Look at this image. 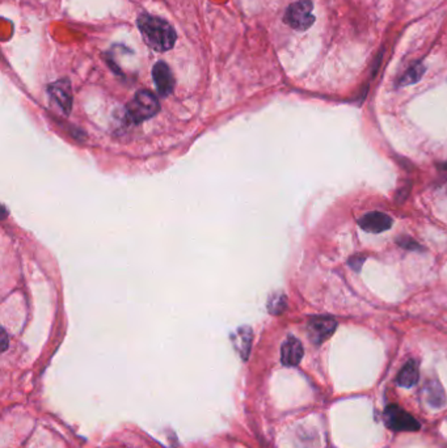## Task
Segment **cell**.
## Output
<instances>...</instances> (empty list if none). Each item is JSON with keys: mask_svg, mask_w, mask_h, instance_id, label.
I'll return each mask as SVG.
<instances>
[{"mask_svg": "<svg viewBox=\"0 0 447 448\" xmlns=\"http://www.w3.org/2000/svg\"><path fill=\"white\" fill-rule=\"evenodd\" d=\"M137 25L146 45L156 52H168L176 43V32L166 20L160 17L147 14H140L137 20Z\"/></svg>", "mask_w": 447, "mask_h": 448, "instance_id": "1", "label": "cell"}, {"mask_svg": "<svg viewBox=\"0 0 447 448\" xmlns=\"http://www.w3.org/2000/svg\"><path fill=\"white\" fill-rule=\"evenodd\" d=\"M160 109V104L153 92L140 91L126 108L127 117L133 122H142L154 117Z\"/></svg>", "mask_w": 447, "mask_h": 448, "instance_id": "2", "label": "cell"}, {"mask_svg": "<svg viewBox=\"0 0 447 448\" xmlns=\"http://www.w3.org/2000/svg\"><path fill=\"white\" fill-rule=\"evenodd\" d=\"M312 8L314 4L311 0L295 1L287 8L283 20L289 27L295 30H307L315 23Z\"/></svg>", "mask_w": 447, "mask_h": 448, "instance_id": "3", "label": "cell"}, {"mask_svg": "<svg viewBox=\"0 0 447 448\" xmlns=\"http://www.w3.org/2000/svg\"><path fill=\"white\" fill-rule=\"evenodd\" d=\"M383 421L389 429L393 432H417L419 423L404 409L399 405H389L384 409Z\"/></svg>", "mask_w": 447, "mask_h": 448, "instance_id": "4", "label": "cell"}, {"mask_svg": "<svg viewBox=\"0 0 447 448\" xmlns=\"http://www.w3.org/2000/svg\"><path fill=\"white\" fill-rule=\"evenodd\" d=\"M336 328H337V322L334 317L315 316L311 317L308 322V337L315 345H320L335 333Z\"/></svg>", "mask_w": 447, "mask_h": 448, "instance_id": "5", "label": "cell"}, {"mask_svg": "<svg viewBox=\"0 0 447 448\" xmlns=\"http://www.w3.org/2000/svg\"><path fill=\"white\" fill-rule=\"evenodd\" d=\"M360 227L370 234H380L389 231L392 227V219L384 212L373 211L367 212L360 219Z\"/></svg>", "mask_w": 447, "mask_h": 448, "instance_id": "6", "label": "cell"}, {"mask_svg": "<svg viewBox=\"0 0 447 448\" xmlns=\"http://www.w3.org/2000/svg\"><path fill=\"white\" fill-rule=\"evenodd\" d=\"M303 354L302 342L295 337H289L281 348V362L286 367H295L301 363Z\"/></svg>", "mask_w": 447, "mask_h": 448, "instance_id": "7", "label": "cell"}, {"mask_svg": "<svg viewBox=\"0 0 447 448\" xmlns=\"http://www.w3.org/2000/svg\"><path fill=\"white\" fill-rule=\"evenodd\" d=\"M153 78H154L156 89L162 96H168L172 93L175 87V79L172 71L164 62H157L155 65Z\"/></svg>", "mask_w": 447, "mask_h": 448, "instance_id": "8", "label": "cell"}, {"mask_svg": "<svg viewBox=\"0 0 447 448\" xmlns=\"http://www.w3.org/2000/svg\"><path fill=\"white\" fill-rule=\"evenodd\" d=\"M49 95L56 105L65 113H70L72 107V95L67 80H61L49 87Z\"/></svg>", "mask_w": 447, "mask_h": 448, "instance_id": "9", "label": "cell"}, {"mask_svg": "<svg viewBox=\"0 0 447 448\" xmlns=\"http://www.w3.org/2000/svg\"><path fill=\"white\" fill-rule=\"evenodd\" d=\"M419 377V364H417V362L415 359H411L400 370L396 381L403 388H411V387H413L417 383Z\"/></svg>", "mask_w": 447, "mask_h": 448, "instance_id": "10", "label": "cell"}, {"mask_svg": "<svg viewBox=\"0 0 447 448\" xmlns=\"http://www.w3.org/2000/svg\"><path fill=\"white\" fill-rule=\"evenodd\" d=\"M425 399L434 407H442L446 404V394L438 381L432 380L425 387Z\"/></svg>", "mask_w": 447, "mask_h": 448, "instance_id": "11", "label": "cell"}, {"mask_svg": "<svg viewBox=\"0 0 447 448\" xmlns=\"http://www.w3.org/2000/svg\"><path fill=\"white\" fill-rule=\"evenodd\" d=\"M234 344H235V348L240 352V355L246 359L248 357L250 349H251V329L250 328H240L238 333H237V336H234Z\"/></svg>", "mask_w": 447, "mask_h": 448, "instance_id": "12", "label": "cell"}, {"mask_svg": "<svg viewBox=\"0 0 447 448\" xmlns=\"http://www.w3.org/2000/svg\"><path fill=\"white\" fill-rule=\"evenodd\" d=\"M425 72V69L421 63H417L415 65L412 69L406 71V74L403 75V78L400 79V85H413V83H417L421 76L424 75Z\"/></svg>", "mask_w": 447, "mask_h": 448, "instance_id": "13", "label": "cell"}, {"mask_svg": "<svg viewBox=\"0 0 447 448\" xmlns=\"http://www.w3.org/2000/svg\"><path fill=\"white\" fill-rule=\"evenodd\" d=\"M268 309L272 315H280L286 309V298L285 295L276 294L270 296L269 303H268Z\"/></svg>", "mask_w": 447, "mask_h": 448, "instance_id": "14", "label": "cell"}, {"mask_svg": "<svg viewBox=\"0 0 447 448\" xmlns=\"http://www.w3.org/2000/svg\"><path fill=\"white\" fill-rule=\"evenodd\" d=\"M396 241L402 248H406L409 251H422V247L419 245V243L416 240L409 238V236H402V238H397Z\"/></svg>", "mask_w": 447, "mask_h": 448, "instance_id": "15", "label": "cell"}, {"mask_svg": "<svg viewBox=\"0 0 447 448\" xmlns=\"http://www.w3.org/2000/svg\"><path fill=\"white\" fill-rule=\"evenodd\" d=\"M364 258H366V257H362L361 254L353 256V257L349 260L350 267L354 269L356 271H360V269H361L362 264H364Z\"/></svg>", "mask_w": 447, "mask_h": 448, "instance_id": "16", "label": "cell"}, {"mask_svg": "<svg viewBox=\"0 0 447 448\" xmlns=\"http://www.w3.org/2000/svg\"><path fill=\"white\" fill-rule=\"evenodd\" d=\"M441 168L446 169V170H447V161H446V163H445V164H444V166H441Z\"/></svg>", "mask_w": 447, "mask_h": 448, "instance_id": "17", "label": "cell"}]
</instances>
